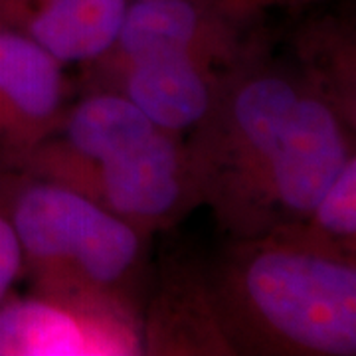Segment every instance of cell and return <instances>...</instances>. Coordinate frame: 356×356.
<instances>
[{"label":"cell","mask_w":356,"mask_h":356,"mask_svg":"<svg viewBox=\"0 0 356 356\" xmlns=\"http://www.w3.org/2000/svg\"><path fill=\"white\" fill-rule=\"evenodd\" d=\"M334 255L356 259V156L353 154L331 186L301 222L281 228ZM277 232V229H275Z\"/></svg>","instance_id":"8fae6325"},{"label":"cell","mask_w":356,"mask_h":356,"mask_svg":"<svg viewBox=\"0 0 356 356\" xmlns=\"http://www.w3.org/2000/svg\"><path fill=\"white\" fill-rule=\"evenodd\" d=\"M321 0H228L232 8H236L238 13L255 16L257 13L273 8V6H285V8H303L309 4H315Z\"/></svg>","instance_id":"4fadbf2b"},{"label":"cell","mask_w":356,"mask_h":356,"mask_svg":"<svg viewBox=\"0 0 356 356\" xmlns=\"http://www.w3.org/2000/svg\"><path fill=\"white\" fill-rule=\"evenodd\" d=\"M10 220L36 293L137 313L145 232L88 196L30 177L18 166L10 182Z\"/></svg>","instance_id":"277c9868"},{"label":"cell","mask_w":356,"mask_h":356,"mask_svg":"<svg viewBox=\"0 0 356 356\" xmlns=\"http://www.w3.org/2000/svg\"><path fill=\"white\" fill-rule=\"evenodd\" d=\"M204 275L232 355H356L353 257L277 229L232 240Z\"/></svg>","instance_id":"7a4b0ae2"},{"label":"cell","mask_w":356,"mask_h":356,"mask_svg":"<svg viewBox=\"0 0 356 356\" xmlns=\"http://www.w3.org/2000/svg\"><path fill=\"white\" fill-rule=\"evenodd\" d=\"M229 70L198 56L166 51L121 64L88 65V86L117 91L156 127L182 133L196 127L210 111Z\"/></svg>","instance_id":"8992f818"},{"label":"cell","mask_w":356,"mask_h":356,"mask_svg":"<svg viewBox=\"0 0 356 356\" xmlns=\"http://www.w3.org/2000/svg\"><path fill=\"white\" fill-rule=\"evenodd\" d=\"M147 355H232L204 273L170 267L143 323Z\"/></svg>","instance_id":"9c48e42d"},{"label":"cell","mask_w":356,"mask_h":356,"mask_svg":"<svg viewBox=\"0 0 356 356\" xmlns=\"http://www.w3.org/2000/svg\"><path fill=\"white\" fill-rule=\"evenodd\" d=\"M18 165L88 196L147 236L202 204L186 140L156 127L117 91L91 89Z\"/></svg>","instance_id":"3957f363"},{"label":"cell","mask_w":356,"mask_h":356,"mask_svg":"<svg viewBox=\"0 0 356 356\" xmlns=\"http://www.w3.org/2000/svg\"><path fill=\"white\" fill-rule=\"evenodd\" d=\"M186 140L200 202L232 240L301 222L355 154L341 113L297 70L250 51Z\"/></svg>","instance_id":"6da1fadb"},{"label":"cell","mask_w":356,"mask_h":356,"mask_svg":"<svg viewBox=\"0 0 356 356\" xmlns=\"http://www.w3.org/2000/svg\"><path fill=\"white\" fill-rule=\"evenodd\" d=\"M129 0H0V30L36 42L62 64H86L113 44Z\"/></svg>","instance_id":"ba28073f"},{"label":"cell","mask_w":356,"mask_h":356,"mask_svg":"<svg viewBox=\"0 0 356 356\" xmlns=\"http://www.w3.org/2000/svg\"><path fill=\"white\" fill-rule=\"evenodd\" d=\"M299 74L341 113L356 125L355 30L343 18H315L295 34Z\"/></svg>","instance_id":"30bf717a"},{"label":"cell","mask_w":356,"mask_h":356,"mask_svg":"<svg viewBox=\"0 0 356 356\" xmlns=\"http://www.w3.org/2000/svg\"><path fill=\"white\" fill-rule=\"evenodd\" d=\"M137 313L99 309L36 293L0 303V356L140 355Z\"/></svg>","instance_id":"5b68a950"},{"label":"cell","mask_w":356,"mask_h":356,"mask_svg":"<svg viewBox=\"0 0 356 356\" xmlns=\"http://www.w3.org/2000/svg\"><path fill=\"white\" fill-rule=\"evenodd\" d=\"M64 64L36 42L0 30V156L32 151L65 111Z\"/></svg>","instance_id":"52a82bcc"},{"label":"cell","mask_w":356,"mask_h":356,"mask_svg":"<svg viewBox=\"0 0 356 356\" xmlns=\"http://www.w3.org/2000/svg\"><path fill=\"white\" fill-rule=\"evenodd\" d=\"M14 166L0 156V303L10 295L24 271L22 252L10 220V182Z\"/></svg>","instance_id":"7c38bea8"}]
</instances>
